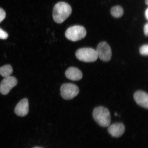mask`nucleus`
<instances>
[{"instance_id":"f257e3e1","label":"nucleus","mask_w":148,"mask_h":148,"mask_svg":"<svg viewBox=\"0 0 148 148\" xmlns=\"http://www.w3.org/2000/svg\"><path fill=\"white\" fill-rule=\"evenodd\" d=\"M72 12L71 7L69 4L64 2H60L53 7V19L57 23H62L69 17Z\"/></svg>"},{"instance_id":"f03ea898","label":"nucleus","mask_w":148,"mask_h":148,"mask_svg":"<svg viewBox=\"0 0 148 148\" xmlns=\"http://www.w3.org/2000/svg\"><path fill=\"white\" fill-rule=\"evenodd\" d=\"M92 116L96 123L101 127H108L110 125V112L108 109L104 107L99 106L94 108Z\"/></svg>"},{"instance_id":"7ed1b4c3","label":"nucleus","mask_w":148,"mask_h":148,"mask_svg":"<svg viewBox=\"0 0 148 148\" xmlns=\"http://www.w3.org/2000/svg\"><path fill=\"white\" fill-rule=\"evenodd\" d=\"M86 31L84 27L74 25L68 28L65 33L66 38L72 41L75 42L82 39L86 36Z\"/></svg>"},{"instance_id":"20e7f679","label":"nucleus","mask_w":148,"mask_h":148,"mask_svg":"<svg viewBox=\"0 0 148 148\" xmlns=\"http://www.w3.org/2000/svg\"><path fill=\"white\" fill-rule=\"evenodd\" d=\"M75 55L79 60L87 62H95L98 58L95 50L90 48L79 49L76 52Z\"/></svg>"},{"instance_id":"39448f33","label":"nucleus","mask_w":148,"mask_h":148,"mask_svg":"<svg viewBox=\"0 0 148 148\" xmlns=\"http://www.w3.org/2000/svg\"><path fill=\"white\" fill-rule=\"evenodd\" d=\"M61 95L66 100L73 99L78 95L79 88L77 86L72 83H64L60 88Z\"/></svg>"},{"instance_id":"423d86ee","label":"nucleus","mask_w":148,"mask_h":148,"mask_svg":"<svg viewBox=\"0 0 148 148\" xmlns=\"http://www.w3.org/2000/svg\"><path fill=\"white\" fill-rule=\"evenodd\" d=\"M96 51L98 57L101 60L108 62L112 58V50L110 45L106 42H102L99 43Z\"/></svg>"},{"instance_id":"0eeeda50","label":"nucleus","mask_w":148,"mask_h":148,"mask_svg":"<svg viewBox=\"0 0 148 148\" xmlns=\"http://www.w3.org/2000/svg\"><path fill=\"white\" fill-rule=\"evenodd\" d=\"M17 83V79L14 77L10 76L4 77L0 84V92L3 95H7Z\"/></svg>"},{"instance_id":"6e6552de","label":"nucleus","mask_w":148,"mask_h":148,"mask_svg":"<svg viewBox=\"0 0 148 148\" xmlns=\"http://www.w3.org/2000/svg\"><path fill=\"white\" fill-rule=\"evenodd\" d=\"M108 127L107 130L109 134L113 137L119 138L124 134L125 127L123 123H114Z\"/></svg>"},{"instance_id":"1a4fd4ad","label":"nucleus","mask_w":148,"mask_h":148,"mask_svg":"<svg viewBox=\"0 0 148 148\" xmlns=\"http://www.w3.org/2000/svg\"><path fill=\"white\" fill-rule=\"evenodd\" d=\"M134 99L137 104L144 108H148V95L147 92L138 90L135 92Z\"/></svg>"},{"instance_id":"9d476101","label":"nucleus","mask_w":148,"mask_h":148,"mask_svg":"<svg viewBox=\"0 0 148 148\" xmlns=\"http://www.w3.org/2000/svg\"><path fill=\"white\" fill-rule=\"evenodd\" d=\"M29 111V103L26 99L21 100L18 103L14 109L16 114L20 116H26Z\"/></svg>"},{"instance_id":"9b49d317","label":"nucleus","mask_w":148,"mask_h":148,"mask_svg":"<svg viewBox=\"0 0 148 148\" xmlns=\"http://www.w3.org/2000/svg\"><path fill=\"white\" fill-rule=\"evenodd\" d=\"M65 75L70 80L77 81L79 80L82 78L83 74L80 70L77 68L71 67L66 70Z\"/></svg>"},{"instance_id":"f8f14e48","label":"nucleus","mask_w":148,"mask_h":148,"mask_svg":"<svg viewBox=\"0 0 148 148\" xmlns=\"http://www.w3.org/2000/svg\"><path fill=\"white\" fill-rule=\"evenodd\" d=\"M13 71L12 66L9 64L0 67V75L4 77L10 76Z\"/></svg>"},{"instance_id":"ddd939ff","label":"nucleus","mask_w":148,"mask_h":148,"mask_svg":"<svg viewBox=\"0 0 148 148\" xmlns=\"http://www.w3.org/2000/svg\"><path fill=\"white\" fill-rule=\"evenodd\" d=\"M123 9L121 6H114L111 10V14L114 17L119 18L121 17L123 14Z\"/></svg>"},{"instance_id":"4468645a","label":"nucleus","mask_w":148,"mask_h":148,"mask_svg":"<svg viewBox=\"0 0 148 148\" xmlns=\"http://www.w3.org/2000/svg\"><path fill=\"white\" fill-rule=\"evenodd\" d=\"M140 54L143 56H147L148 54V45L145 44L142 46L140 49Z\"/></svg>"},{"instance_id":"2eb2a0df","label":"nucleus","mask_w":148,"mask_h":148,"mask_svg":"<svg viewBox=\"0 0 148 148\" xmlns=\"http://www.w3.org/2000/svg\"><path fill=\"white\" fill-rule=\"evenodd\" d=\"M8 35L6 32L0 28V39L5 40L8 38Z\"/></svg>"},{"instance_id":"dca6fc26","label":"nucleus","mask_w":148,"mask_h":148,"mask_svg":"<svg viewBox=\"0 0 148 148\" xmlns=\"http://www.w3.org/2000/svg\"><path fill=\"white\" fill-rule=\"evenodd\" d=\"M6 17V13L3 9L0 8V23L4 20Z\"/></svg>"},{"instance_id":"f3484780","label":"nucleus","mask_w":148,"mask_h":148,"mask_svg":"<svg viewBox=\"0 0 148 148\" xmlns=\"http://www.w3.org/2000/svg\"><path fill=\"white\" fill-rule=\"evenodd\" d=\"M144 34L146 36H147L148 35V24L147 23L144 25Z\"/></svg>"},{"instance_id":"a211bd4d","label":"nucleus","mask_w":148,"mask_h":148,"mask_svg":"<svg viewBox=\"0 0 148 148\" xmlns=\"http://www.w3.org/2000/svg\"><path fill=\"white\" fill-rule=\"evenodd\" d=\"M145 15L146 19L147 20L148 19V9L147 8L145 11Z\"/></svg>"},{"instance_id":"6ab92c4d","label":"nucleus","mask_w":148,"mask_h":148,"mask_svg":"<svg viewBox=\"0 0 148 148\" xmlns=\"http://www.w3.org/2000/svg\"><path fill=\"white\" fill-rule=\"evenodd\" d=\"M145 2L146 4L147 5H148V0H145Z\"/></svg>"},{"instance_id":"aec40b11","label":"nucleus","mask_w":148,"mask_h":148,"mask_svg":"<svg viewBox=\"0 0 148 148\" xmlns=\"http://www.w3.org/2000/svg\"><path fill=\"white\" fill-rule=\"evenodd\" d=\"M118 116V114L116 113H115V114H114V116Z\"/></svg>"}]
</instances>
